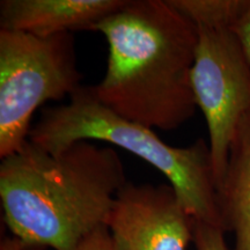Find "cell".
<instances>
[{"label":"cell","instance_id":"obj_1","mask_svg":"<svg viewBox=\"0 0 250 250\" xmlns=\"http://www.w3.org/2000/svg\"><path fill=\"white\" fill-rule=\"evenodd\" d=\"M126 183L114 148L81 140L50 154L28 140L0 164L4 221L23 250H76Z\"/></svg>","mask_w":250,"mask_h":250},{"label":"cell","instance_id":"obj_2","mask_svg":"<svg viewBox=\"0 0 250 250\" xmlns=\"http://www.w3.org/2000/svg\"><path fill=\"white\" fill-rule=\"evenodd\" d=\"M105 37V74L93 90L105 107L144 126L171 131L191 118L198 29L169 0H127L92 28Z\"/></svg>","mask_w":250,"mask_h":250},{"label":"cell","instance_id":"obj_3","mask_svg":"<svg viewBox=\"0 0 250 250\" xmlns=\"http://www.w3.org/2000/svg\"><path fill=\"white\" fill-rule=\"evenodd\" d=\"M28 140L50 154L81 140L116 145L164 174L193 219L223 229L208 144L198 139L188 147H173L152 129L105 107L93 86L81 85L66 104L44 109Z\"/></svg>","mask_w":250,"mask_h":250},{"label":"cell","instance_id":"obj_4","mask_svg":"<svg viewBox=\"0 0 250 250\" xmlns=\"http://www.w3.org/2000/svg\"><path fill=\"white\" fill-rule=\"evenodd\" d=\"M73 34L39 37L0 29V158L23 147L34 112L81 86Z\"/></svg>","mask_w":250,"mask_h":250},{"label":"cell","instance_id":"obj_5","mask_svg":"<svg viewBox=\"0 0 250 250\" xmlns=\"http://www.w3.org/2000/svg\"><path fill=\"white\" fill-rule=\"evenodd\" d=\"M197 29L191 83L196 104L208 124L218 191L226 174L234 134L242 118L250 114V66L230 28Z\"/></svg>","mask_w":250,"mask_h":250},{"label":"cell","instance_id":"obj_6","mask_svg":"<svg viewBox=\"0 0 250 250\" xmlns=\"http://www.w3.org/2000/svg\"><path fill=\"white\" fill-rule=\"evenodd\" d=\"M107 226L118 250H186L193 240V218L170 184L127 182Z\"/></svg>","mask_w":250,"mask_h":250},{"label":"cell","instance_id":"obj_7","mask_svg":"<svg viewBox=\"0 0 250 250\" xmlns=\"http://www.w3.org/2000/svg\"><path fill=\"white\" fill-rule=\"evenodd\" d=\"M127 0H2L0 29L39 37L89 30Z\"/></svg>","mask_w":250,"mask_h":250},{"label":"cell","instance_id":"obj_8","mask_svg":"<svg viewBox=\"0 0 250 250\" xmlns=\"http://www.w3.org/2000/svg\"><path fill=\"white\" fill-rule=\"evenodd\" d=\"M218 206L225 233L235 236L234 250H250V114L234 134Z\"/></svg>","mask_w":250,"mask_h":250},{"label":"cell","instance_id":"obj_9","mask_svg":"<svg viewBox=\"0 0 250 250\" xmlns=\"http://www.w3.org/2000/svg\"><path fill=\"white\" fill-rule=\"evenodd\" d=\"M196 27L232 28L249 6L250 0H169Z\"/></svg>","mask_w":250,"mask_h":250},{"label":"cell","instance_id":"obj_10","mask_svg":"<svg viewBox=\"0 0 250 250\" xmlns=\"http://www.w3.org/2000/svg\"><path fill=\"white\" fill-rule=\"evenodd\" d=\"M224 229L193 219V240L196 250H228Z\"/></svg>","mask_w":250,"mask_h":250},{"label":"cell","instance_id":"obj_11","mask_svg":"<svg viewBox=\"0 0 250 250\" xmlns=\"http://www.w3.org/2000/svg\"><path fill=\"white\" fill-rule=\"evenodd\" d=\"M76 250H118L108 226L96 228L79 243Z\"/></svg>","mask_w":250,"mask_h":250},{"label":"cell","instance_id":"obj_12","mask_svg":"<svg viewBox=\"0 0 250 250\" xmlns=\"http://www.w3.org/2000/svg\"><path fill=\"white\" fill-rule=\"evenodd\" d=\"M232 30L239 40L243 54L250 66V2L245 13L241 15L239 21L234 24Z\"/></svg>","mask_w":250,"mask_h":250},{"label":"cell","instance_id":"obj_13","mask_svg":"<svg viewBox=\"0 0 250 250\" xmlns=\"http://www.w3.org/2000/svg\"><path fill=\"white\" fill-rule=\"evenodd\" d=\"M0 250H23L20 241L15 237H6L1 240Z\"/></svg>","mask_w":250,"mask_h":250}]
</instances>
